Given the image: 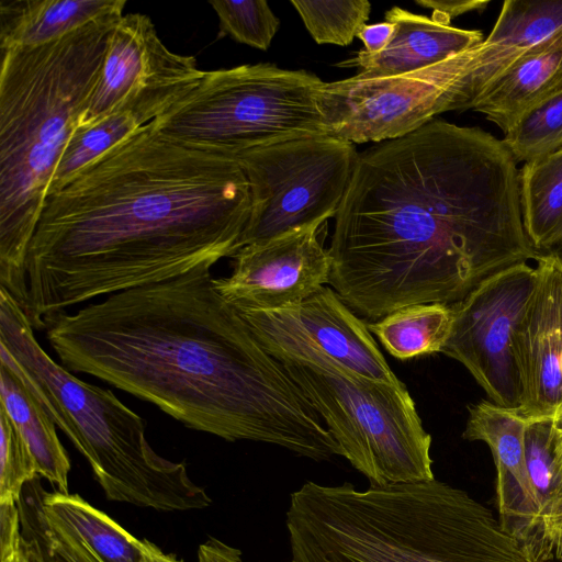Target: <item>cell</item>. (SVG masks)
I'll return each mask as SVG.
<instances>
[{"label":"cell","instance_id":"cell-38","mask_svg":"<svg viewBox=\"0 0 562 562\" xmlns=\"http://www.w3.org/2000/svg\"><path fill=\"white\" fill-rule=\"evenodd\" d=\"M180 562H183L182 560H180Z\"/></svg>","mask_w":562,"mask_h":562},{"label":"cell","instance_id":"cell-25","mask_svg":"<svg viewBox=\"0 0 562 562\" xmlns=\"http://www.w3.org/2000/svg\"><path fill=\"white\" fill-rule=\"evenodd\" d=\"M502 140L517 162L561 149L562 91L524 114Z\"/></svg>","mask_w":562,"mask_h":562},{"label":"cell","instance_id":"cell-23","mask_svg":"<svg viewBox=\"0 0 562 562\" xmlns=\"http://www.w3.org/2000/svg\"><path fill=\"white\" fill-rule=\"evenodd\" d=\"M41 501L70 524L103 562H146L156 546L137 539L77 494L43 492Z\"/></svg>","mask_w":562,"mask_h":562},{"label":"cell","instance_id":"cell-32","mask_svg":"<svg viewBox=\"0 0 562 562\" xmlns=\"http://www.w3.org/2000/svg\"><path fill=\"white\" fill-rule=\"evenodd\" d=\"M562 513V425L553 428V473L551 495L540 514V529L544 520ZM542 537V536H541Z\"/></svg>","mask_w":562,"mask_h":562},{"label":"cell","instance_id":"cell-33","mask_svg":"<svg viewBox=\"0 0 562 562\" xmlns=\"http://www.w3.org/2000/svg\"><path fill=\"white\" fill-rule=\"evenodd\" d=\"M416 3L432 9V20L449 25L451 19L471 11H482L488 1L477 0H416Z\"/></svg>","mask_w":562,"mask_h":562},{"label":"cell","instance_id":"cell-9","mask_svg":"<svg viewBox=\"0 0 562 562\" xmlns=\"http://www.w3.org/2000/svg\"><path fill=\"white\" fill-rule=\"evenodd\" d=\"M247 177L251 213L243 247L335 217L358 153L352 143L307 136L233 155ZM241 247V248H243Z\"/></svg>","mask_w":562,"mask_h":562},{"label":"cell","instance_id":"cell-36","mask_svg":"<svg viewBox=\"0 0 562 562\" xmlns=\"http://www.w3.org/2000/svg\"><path fill=\"white\" fill-rule=\"evenodd\" d=\"M541 536L549 558L562 561V513L542 522Z\"/></svg>","mask_w":562,"mask_h":562},{"label":"cell","instance_id":"cell-5","mask_svg":"<svg viewBox=\"0 0 562 562\" xmlns=\"http://www.w3.org/2000/svg\"><path fill=\"white\" fill-rule=\"evenodd\" d=\"M122 16L40 46L0 49V286L22 307L27 250L53 173Z\"/></svg>","mask_w":562,"mask_h":562},{"label":"cell","instance_id":"cell-2","mask_svg":"<svg viewBox=\"0 0 562 562\" xmlns=\"http://www.w3.org/2000/svg\"><path fill=\"white\" fill-rule=\"evenodd\" d=\"M250 213L235 156L151 121L46 198L27 250L23 311L46 330L75 305L233 258Z\"/></svg>","mask_w":562,"mask_h":562},{"label":"cell","instance_id":"cell-29","mask_svg":"<svg viewBox=\"0 0 562 562\" xmlns=\"http://www.w3.org/2000/svg\"><path fill=\"white\" fill-rule=\"evenodd\" d=\"M0 503L20 504L25 484L38 475L34 458L21 432L0 406Z\"/></svg>","mask_w":562,"mask_h":562},{"label":"cell","instance_id":"cell-26","mask_svg":"<svg viewBox=\"0 0 562 562\" xmlns=\"http://www.w3.org/2000/svg\"><path fill=\"white\" fill-rule=\"evenodd\" d=\"M291 3L316 43L339 46L352 43L371 11L367 0H292Z\"/></svg>","mask_w":562,"mask_h":562},{"label":"cell","instance_id":"cell-14","mask_svg":"<svg viewBox=\"0 0 562 562\" xmlns=\"http://www.w3.org/2000/svg\"><path fill=\"white\" fill-rule=\"evenodd\" d=\"M537 282L517 334L516 356L527 422L562 425V259L541 252Z\"/></svg>","mask_w":562,"mask_h":562},{"label":"cell","instance_id":"cell-7","mask_svg":"<svg viewBox=\"0 0 562 562\" xmlns=\"http://www.w3.org/2000/svg\"><path fill=\"white\" fill-rule=\"evenodd\" d=\"M370 485L434 480L431 436L407 386L363 379L328 357L286 308L234 307Z\"/></svg>","mask_w":562,"mask_h":562},{"label":"cell","instance_id":"cell-4","mask_svg":"<svg viewBox=\"0 0 562 562\" xmlns=\"http://www.w3.org/2000/svg\"><path fill=\"white\" fill-rule=\"evenodd\" d=\"M285 526L291 562H551L436 479L366 490L307 481L290 495Z\"/></svg>","mask_w":562,"mask_h":562},{"label":"cell","instance_id":"cell-12","mask_svg":"<svg viewBox=\"0 0 562 562\" xmlns=\"http://www.w3.org/2000/svg\"><path fill=\"white\" fill-rule=\"evenodd\" d=\"M451 57L408 74L325 82L319 105L328 135L349 143H382L405 136L435 116L457 110Z\"/></svg>","mask_w":562,"mask_h":562},{"label":"cell","instance_id":"cell-24","mask_svg":"<svg viewBox=\"0 0 562 562\" xmlns=\"http://www.w3.org/2000/svg\"><path fill=\"white\" fill-rule=\"evenodd\" d=\"M143 125V120L133 112L119 111L93 124L76 127L59 157L47 196L64 188L90 162Z\"/></svg>","mask_w":562,"mask_h":562},{"label":"cell","instance_id":"cell-6","mask_svg":"<svg viewBox=\"0 0 562 562\" xmlns=\"http://www.w3.org/2000/svg\"><path fill=\"white\" fill-rule=\"evenodd\" d=\"M0 362L24 383L89 462L110 501L162 512L203 509L212 499L184 462L157 454L145 420L115 394L87 383L41 347L19 302L0 288Z\"/></svg>","mask_w":562,"mask_h":562},{"label":"cell","instance_id":"cell-13","mask_svg":"<svg viewBox=\"0 0 562 562\" xmlns=\"http://www.w3.org/2000/svg\"><path fill=\"white\" fill-rule=\"evenodd\" d=\"M313 225L240 248L228 277L214 279L233 307L282 310L299 306L329 285L331 258Z\"/></svg>","mask_w":562,"mask_h":562},{"label":"cell","instance_id":"cell-18","mask_svg":"<svg viewBox=\"0 0 562 562\" xmlns=\"http://www.w3.org/2000/svg\"><path fill=\"white\" fill-rule=\"evenodd\" d=\"M562 91V29L525 53L475 103L507 133L528 111Z\"/></svg>","mask_w":562,"mask_h":562},{"label":"cell","instance_id":"cell-8","mask_svg":"<svg viewBox=\"0 0 562 562\" xmlns=\"http://www.w3.org/2000/svg\"><path fill=\"white\" fill-rule=\"evenodd\" d=\"M316 75L260 63L204 71L153 121L162 133L236 155L288 139L328 135Z\"/></svg>","mask_w":562,"mask_h":562},{"label":"cell","instance_id":"cell-17","mask_svg":"<svg viewBox=\"0 0 562 562\" xmlns=\"http://www.w3.org/2000/svg\"><path fill=\"white\" fill-rule=\"evenodd\" d=\"M395 32L384 50L371 55L363 49L339 64L356 67L360 78L394 77L439 64L480 44L483 33L445 25L400 7L385 12Z\"/></svg>","mask_w":562,"mask_h":562},{"label":"cell","instance_id":"cell-16","mask_svg":"<svg viewBox=\"0 0 562 562\" xmlns=\"http://www.w3.org/2000/svg\"><path fill=\"white\" fill-rule=\"evenodd\" d=\"M286 310L328 357L351 373L375 382L404 384L382 355L367 322L330 285Z\"/></svg>","mask_w":562,"mask_h":562},{"label":"cell","instance_id":"cell-37","mask_svg":"<svg viewBox=\"0 0 562 562\" xmlns=\"http://www.w3.org/2000/svg\"><path fill=\"white\" fill-rule=\"evenodd\" d=\"M543 254H551L562 259V236L544 250Z\"/></svg>","mask_w":562,"mask_h":562},{"label":"cell","instance_id":"cell-28","mask_svg":"<svg viewBox=\"0 0 562 562\" xmlns=\"http://www.w3.org/2000/svg\"><path fill=\"white\" fill-rule=\"evenodd\" d=\"M36 535L57 562H103L79 532L42 501L36 508ZM146 562H180V559L155 546Z\"/></svg>","mask_w":562,"mask_h":562},{"label":"cell","instance_id":"cell-3","mask_svg":"<svg viewBox=\"0 0 562 562\" xmlns=\"http://www.w3.org/2000/svg\"><path fill=\"white\" fill-rule=\"evenodd\" d=\"M206 263L58 315L46 338L70 372L227 441L327 461L341 450L282 364L218 293Z\"/></svg>","mask_w":562,"mask_h":562},{"label":"cell","instance_id":"cell-34","mask_svg":"<svg viewBox=\"0 0 562 562\" xmlns=\"http://www.w3.org/2000/svg\"><path fill=\"white\" fill-rule=\"evenodd\" d=\"M395 27L391 22L384 21L374 24H364L357 33L364 44V52L376 55L384 50L391 42Z\"/></svg>","mask_w":562,"mask_h":562},{"label":"cell","instance_id":"cell-15","mask_svg":"<svg viewBox=\"0 0 562 562\" xmlns=\"http://www.w3.org/2000/svg\"><path fill=\"white\" fill-rule=\"evenodd\" d=\"M527 420L492 401L469 406L462 437L485 442L496 467V497L502 527L542 561L548 555L540 529V509L530 482L525 448Z\"/></svg>","mask_w":562,"mask_h":562},{"label":"cell","instance_id":"cell-1","mask_svg":"<svg viewBox=\"0 0 562 562\" xmlns=\"http://www.w3.org/2000/svg\"><path fill=\"white\" fill-rule=\"evenodd\" d=\"M328 252L329 285L371 322L408 305L454 304L540 255L503 140L443 120L358 154Z\"/></svg>","mask_w":562,"mask_h":562},{"label":"cell","instance_id":"cell-11","mask_svg":"<svg viewBox=\"0 0 562 562\" xmlns=\"http://www.w3.org/2000/svg\"><path fill=\"white\" fill-rule=\"evenodd\" d=\"M204 70L193 56L171 52L151 19L124 14L111 30L101 69L76 127L130 111L150 123L190 91ZM75 127V128H76Z\"/></svg>","mask_w":562,"mask_h":562},{"label":"cell","instance_id":"cell-10","mask_svg":"<svg viewBox=\"0 0 562 562\" xmlns=\"http://www.w3.org/2000/svg\"><path fill=\"white\" fill-rule=\"evenodd\" d=\"M537 282L527 262L506 268L451 304L453 323L442 353L460 362L490 400L517 411L521 382L517 334Z\"/></svg>","mask_w":562,"mask_h":562},{"label":"cell","instance_id":"cell-31","mask_svg":"<svg viewBox=\"0 0 562 562\" xmlns=\"http://www.w3.org/2000/svg\"><path fill=\"white\" fill-rule=\"evenodd\" d=\"M0 562H57L48 555L38 536L27 537L25 531L13 540L0 543Z\"/></svg>","mask_w":562,"mask_h":562},{"label":"cell","instance_id":"cell-22","mask_svg":"<svg viewBox=\"0 0 562 562\" xmlns=\"http://www.w3.org/2000/svg\"><path fill=\"white\" fill-rule=\"evenodd\" d=\"M452 323L451 305L423 303L401 307L367 326L392 357L404 361L441 352Z\"/></svg>","mask_w":562,"mask_h":562},{"label":"cell","instance_id":"cell-27","mask_svg":"<svg viewBox=\"0 0 562 562\" xmlns=\"http://www.w3.org/2000/svg\"><path fill=\"white\" fill-rule=\"evenodd\" d=\"M210 4L220 21L218 36H229L248 46L267 50L280 21L263 0L221 1Z\"/></svg>","mask_w":562,"mask_h":562},{"label":"cell","instance_id":"cell-35","mask_svg":"<svg viewBox=\"0 0 562 562\" xmlns=\"http://www.w3.org/2000/svg\"><path fill=\"white\" fill-rule=\"evenodd\" d=\"M198 562H245L241 551L225 542L209 538L198 549Z\"/></svg>","mask_w":562,"mask_h":562},{"label":"cell","instance_id":"cell-30","mask_svg":"<svg viewBox=\"0 0 562 562\" xmlns=\"http://www.w3.org/2000/svg\"><path fill=\"white\" fill-rule=\"evenodd\" d=\"M550 420L527 422L526 461L540 514L551 495L553 473V428Z\"/></svg>","mask_w":562,"mask_h":562},{"label":"cell","instance_id":"cell-21","mask_svg":"<svg viewBox=\"0 0 562 562\" xmlns=\"http://www.w3.org/2000/svg\"><path fill=\"white\" fill-rule=\"evenodd\" d=\"M519 194L525 232L541 254L562 236V148L524 164Z\"/></svg>","mask_w":562,"mask_h":562},{"label":"cell","instance_id":"cell-19","mask_svg":"<svg viewBox=\"0 0 562 562\" xmlns=\"http://www.w3.org/2000/svg\"><path fill=\"white\" fill-rule=\"evenodd\" d=\"M125 0H1L0 49L56 41L89 23L124 15Z\"/></svg>","mask_w":562,"mask_h":562},{"label":"cell","instance_id":"cell-20","mask_svg":"<svg viewBox=\"0 0 562 562\" xmlns=\"http://www.w3.org/2000/svg\"><path fill=\"white\" fill-rule=\"evenodd\" d=\"M0 402L25 440L37 467L57 492L68 494L70 460L61 445L56 425L21 379L0 362Z\"/></svg>","mask_w":562,"mask_h":562}]
</instances>
